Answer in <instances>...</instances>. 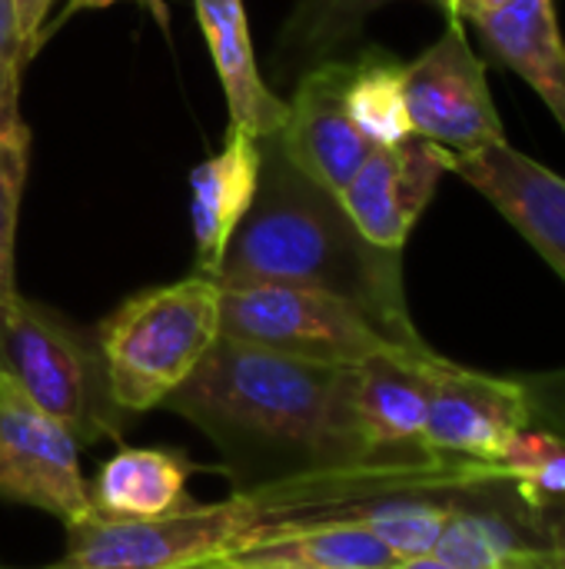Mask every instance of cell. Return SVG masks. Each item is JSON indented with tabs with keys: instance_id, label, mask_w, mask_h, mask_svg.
Here are the masks:
<instances>
[{
	"instance_id": "cell-1",
	"label": "cell",
	"mask_w": 565,
	"mask_h": 569,
	"mask_svg": "<svg viewBox=\"0 0 565 569\" xmlns=\"http://www.w3.org/2000/svg\"><path fill=\"white\" fill-rule=\"evenodd\" d=\"M500 483V467L460 457L363 460L270 477L220 503H186L160 520H87L67 530V553L47 569H206L283 543L390 497L460 493Z\"/></svg>"
},
{
	"instance_id": "cell-2",
	"label": "cell",
	"mask_w": 565,
	"mask_h": 569,
	"mask_svg": "<svg viewBox=\"0 0 565 569\" xmlns=\"http://www.w3.org/2000/svg\"><path fill=\"white\" fill-rule=\"evenodd\" d=\"M163 407L213 440L223 453L220 470L240 487L370 460L346 413V367L296 360L223 333Z\"/></svg>"
},
{
	"instance_id": "cell-3",
	"label": "cell",
	"mask_w": 565,
	"mask_h": 569,
	"mask_svg": "<svg viewBox=\"0 0 565 569\" xmlns=\"http://www.w3.org/2000/svg\"><path fill=\"white\" fill-rule=\"evenodd\" d=\"M216 283L330 293L363 310L400 347H426L410 320L403 253L370 243L340 193L296 170L276 137L263 140L260 187L220 260Z\"/></svg>"
},
{
	"instance_id": "cell-4",
	"label": "cell",
	"mask_w": 565,
	"mask_h": 569,
	"mask_svg": "<svg viewBox=\"0 0 565 569\" xmlns=\"http://www.w3.org/2000/svg\"><path fill=\"white\" fill-rule=\"evenodd\" d=\"M223 287L193 273L123 300L97 330L113 403L133 417L167 403L220 340Z\"/></svg>"
},
{
	"instance_id": "cell-5",
	"label": "cell",
	"mask_w": 565,
	"mask_h": 569,
	"mask_svg": "<svg viewBox=\"0 0 565 569\" xmlns=\"http://www.w3.org/2000/svg\"><path fill=\"white\" fill-rule=\"evenodd\" d=\"M0 370L80 447L120 437L127 413L110 397L97 337L60 313L17 297L0 317Z\"/></svg>"
},
{
	"instance_id": "cell-6",
	"label": "cell",
	"mask_w": 565,
	"mask_h": 569,
	"mask_svg": "<svg viewBox=\"0 0 565 569\" xmlns=\"http://www.w3.org/2000/svg\"><path fill=\"white\" fill-rule=\"evenodd\" d=\"M220 333L326 367H356L370 357L420 350L400 347L363 310L340 297L280 283L223 287Z\"/></svg>"
},
{
	"instance_id": "cell-7",
	"label": "cell",
	"mask_w": 565,
	"mask_h": 569,
	"mask_svg": "<svg viewBox=\"0 0 565 569\" xmlns=\"http://www.w3.org/2000/svg\"><path fill=\"white\" fill-rule=\"evenodd\" d=\"M466 27L446 17L440 40L403 70L413 133L450 153H473L506 140L486 63L473 53Z\"/></svg>"
},
{
	"instance_id": "cell-8",
	"label": "cell",
	"mask_w": 565,
	"mask_h": 569,
	"mask_svg": "<svg viewBox=\"0 0 565 569\" xmlns=\"http://www.w3.org/2000/svg\"><path fill=\"white\" fill-rule=\"evenodd\" d=\"M0 500L37 507L67 530L93 520L80 443L0 370Z\"/></svg>"
},
{
	"instance_id": "cell-9",
	"label": "cell",
	"mask_w": 565,
	"mask_h": 569,
	"mask_svg": "<svg viewBox=\"0 0 565 569\" xmlns=\"http://www.w3.org/2000/svg\"><path fill=\"white\" fill-rule=\"evenodd\" d=\"M426 450L473 463L500 467L516 433L533 423L523 380L480 373L440 353L426 363Z\"/></svg>"
},
{
	"instance_id": "cell-10",
	"label": "cell",
	"mask_w": 565,
	"mask_h": 569,
	"mask_svg": "<svg viewBox=\"0 0 565 569\" xmlns=\"http://www.w3.org/2000/svg\"><path fill=\"white\" fill-rule=\"evenodd\" d=\"M436 350H396L346 367V413L370 460H413L426 450L430 383L426 363Z\"/></svg>"
},
{
	"instance_id": "cell-11",
	"label": "cell",
	"mask_w": 565,
	"mask_h": 569,
	"mask_svg": "<svg viewBox=\"0 0 565 569\" xmlns=\"http://www.w3.org/2000/svg\"><path fill=\"white\" fill-rule=\"evenodd\" d=\"M450 150L416 133L393 147H373L340 200L370 243L403 253L443 173H450Z\"/></svg>"
},
{
	"instance_id": "cell-12",
	"label": "cell",
	"mask_w": 565,
	"mask_h": 569,
	"mask_svg": "<svg viewBox=\"0 0 565 569\" xmlns=\"http://www.w3.org/2000/svg\"><path fill=\"white\" fill-rule=\"evenodd\" d=\"M450 173L483 193L565 283V177L519 153L509 140L453 153Z\"/></svg>"
},
{
	"instance_id": "cell-13",
	"label": "cell",
	"mask_w": 565,
	"mask_h": 569,
	"mask_svg": "<svg viewBox=\"0 0 565 569\" xmlns=\"http://www.w3.org/2000/svg\"><path fill=\"white\" fill-rule=\"evenodd\" d=\"M343 87L346 57H330L306 67L296 77L283 130L276 133L290 163L333 193H340L353 180V173L373 150V143L346 113Z\"/></svg>"
},
{
	"instance_id": "cell-14",
	"label": "cell",
	"mask_w": 565,
	"mask_h": 569,
	"mask_svg": "<svg viewBox=\"0 0 565 569\" xmlns=\"http://www.w3.org/2000/svg\"><path fill=\"white\" fill-rule=\"evenodd\" d=\"M260 170H263V140L233 127L226 133V143L200 167H193L190 223L196 240V273L216 280L220 260L240 220L253 207Z\"/></svg>"
},
{
	"instance_id": "cell-15",
	"label": "cell",
	"mask_w": 565,
	"mask_h": 569,
	"mask_svg": "<svg viewBox=\"0 0 565 569\" xmlns=\"http://www.w3.org/2000/svg\"><path fill=\"white\" fill-rule=\"evenodd\" d=\"M493 60L519 73L565 133V40L556 0H509L473 20Z\"/></svg>"
},
{
	"instance_id": "cell-16",
	"label": "cell",
	"mask_w": 565,
	"mask_h": 569,
	"mask_svg": "<svg viewBox=\"0 0 565 569\" xmlns=\"http://www.w3.org/2000/svg\"><path fill=\"white\" fill-rule=\"evenodd\" d=\"M196 17L226 93L230 127L246 130L260 140L276 137L286 120V103L263 83L243 0H193Z\"/></svg>"
},
{
	"instance_id": "cell-17",
	"label": "cell",
	"mask_w": 565,
	"mask_h": 569,
	"mask_svg": "<svg viewBox=\"0 0 565 569\" xmlns=\"http://www.w3.org/2000/svg\"><path fill=\"white\" fill-rule=\"evenodd\" d=\"M190 463L170 450H117L97 473L90 490V507L100 520H160L183 510Z\"/></svg>"
},
{
	"instance_id": "cell-18",
	"label": "cell",
	"mask_w": 565,
	"mask_h": 569,
	"mask_svg": "<svg viewBox=\"0 0 565 569\" xmlns=\"http://www.w3.org/2000/svg\"><path fill=\"white\" fill-rule=\"evenodd\" d=\"M433 553L460 569H556L546 527L533 533L526 523L480 507H453Z\"/></svg>"
},
{
	"instance_id": "cell-19",
	"label": "cell",
	"mask_w": 565,
	"mask_h": 569,
	"mask_svg": "<svg viewBox=\"0 0 565 569\" xmlns=\"http://www.w3.org/2000/svg\"><path fill=\"white\" fill-rule=\"evenodd\" d=\"M403 563L360 520H336L273 547L250 550L236 560L216 563L230 569H393Z\"/></svg>"
},
{
	"instance_id": "cell-20",
	"label": "cell",
	"mask_w": 565,
	"mask_h": 569,
	"mask_svg": "<svg viewBox=\"0 0 565 569\" xmlns=\"http://www.w3.org/2000/svg\"><path fill=\"white\" fill-rule=\"evenodd\" d=\"M406 63L383 47H366L360 57H346V113L373 147H393L413 137L406 110Z\"/></svg>"
},
{
	"instance_id": "cell-21",
	"label": "cell",
	"mask_w": 565,
	"mask_h": 569,
	"mask_svg": "<svg viewBox=\"0 0 565 569\" xmlns=\"http://www.w3.org/2000/svg\"><path fill=\"white\" fill-rule=\"evenodd\" d=\"M386 3L393 0H296L276 37V70L290 77L336 57Z\"/></svg>"
},
{
	"instance_id": "cell-22",
	"label": "cell",
	"mask_w": 565,
	"mask_h": 569,
	"mask_svg": "<svg viewBox=\"0 0 565 569\" xmlns=\"http://www.w3.org/2000/svg\"><path fill=\"white\" fill-rule=\"evenodd\" d=\"M500 473L503 483L516 487V497L536 517H546L549 510L565 507V440L559 433L529 423L506 447L500 460Z\"/></svg>"
},
{
	"instance_id": "cell-23",
	"label": "cell",
	"mask_w": 565,
	"mask_h": 569,
	"mask_svg": "<svg viewBox=\"0 0 565 569\" xmlns=\"http://www.w3.org/2000/svg\"><path fill=\"white\" fill-rule=\"evenodd\" d=\"M456 503H440L430 497H390L363 507L356 520L370 527L400 560L430 557L453 517Z\"/></svg>"
},
{
	"instance_id": "cell-24",
	"label": "cell",
	"mask_w": 565,
	"mask_h": 569,
	"mask_svg": "<svg viewBox=\"0 0 565 569\" xmlns=\"http://www.w3.org/2000/svg\"><path fill=\"white\" fill-rule=\"evenodd\" d=\"M30 167V127L23 123L17 103L0 113V317L20 297L13 280V243L17 213Z\"/></svg>"
},
{
	"instance_id": "cell-25",
	"label": "cell",
	"mask_w": 565,
	"mask_h": 569,
	"mask_svg": "<svg viewBox=\"0 0 565 569\" xmlns=\"http://www.w3.org/2000/svg\"><path fill=\"white\" fill-rule=\"evenodd\" d=\"M33 50L27 47L13 0H0V113L17 103L20 93V70L30 63Z\"/></svg>"
},
{
	"instance_id": "cell-26",
	"label": "cell",
	"mask_w": 565,
	"mask_h": 569,
	"mask_svg": "<svg viewBox=\"0 0 565 569\" xmlns=\"http://www.w3.org/2000/svg\"><path fill=\"white\" fill-rule=\"evenodd\" d=\"M523 383H526V393H529L533 423L559 433L565 440V370L526 377Z\"/></svg>"
},
{
	"instance_id": "cell-27",
	"label": "cell",
	"mask_w": 565,
	"mask_h": 569,
	"mask_svg": "<svg viewBox=\"0 0 565 569\" xmlns=\"http://www.w3.org/2000/svg\"><path fill=\"white\" fill-rule=\"evenodd\" d=\"M50 3L53 0H13L17 23H20V33H23V40H27L30 50H37L40 40H43V20H47Z\"/></svg>"
},
{
	"instance_id": "cell-28",
	"label": "cell",
	"mask_w": 565,
	"mask_h": 569,
	"mask_svg": "<svg viewBox=\"0 0 565 569\" xmlns=\"http://www.w3.org/2000/svg\"><path fill=\"white\" fill-rule=\"evenodd\" d=\"M433 7H440L446 17H453V20H463V23H473V20H480V17H486V13H493V10H500L503 3H509V0H430Z\"/></svg>"
},
{
	"instance_id": "cell-29",
	"label": "cell",
	"mask_w": 565,
	"mask_h": 569,
	"mask_svg": "<svg viewBox=\"0 0 565 569\" xmlns=\"http://www.w3.org/2000/svg\"><path fill=\"white\" fill-rule=\"evenodd\" d=\"M113 3H123V0H67V17L77 13V10H103V7H113ZM130 3H140L160 27L170 23V13H167L163 0H130Z\"/></svg>"
},
{
	"instance_id": "cell-30",
	"label": "cell",
	"mask_w": 565,
	"mask_h": 569,
	"mask_svg": "<svg viewBox=\"0 0 565 569\" xmlns=\"http://www.w3.org/2000/svg\"><path fill=\"white\" fill-rule=\"evenodd\" d=\"M546 537L553 543V553H556V569H565V507H556L546 513Z\"/></svg>"
},
{
	"instance_id": "cell-31",
	"label": "cell",
	"mask_w": 565,
	"mask_h": 569,
	"mask_svg": "<svg viewBox=\"0 0 565 569\" xmlns=\"http://www.w3.org/2000/svg\"><path fill=\"white\" fill-rule=\"evenodd\" d=\"M393 569H460L453 567V563H446V560H440L436 553H430V557H416V560H403V563H396Z\"/></svg>"
},
{
	"instance_id": "cell-32",
	"label": "cell",
	"mask_w": 565,
	"mask_h": 569,
	"mask_svg": "<svg viewBox=\"0 0 565 569\" xmlns=\"http://www.w3.org/2000/svg\"><path fill=\"white\" fill-rule=\"evenodd\" d=\"M0 569H20V567H7V563H0ZM47 569V567H43Z\"/></svg>"
},
{
	"instance_id": "cell-33",
	"label": "cell",
	"mask_w": 565,
	"mask_h": 569,
	"mask_svg": "<svg viewBox=\"0 0 565 569\" xmlns=\"http://www.w3.org/2000/svg\"><path fill=\"white\" fill-rule=\"evenodd\" d=\"M206 569H226V567H206Z\"/></svg>"
},
{
	"instance_id": "cell-34",
	"label": "cell",
	"mask_w": 565,
	"mask_h": 569,
	"mask_svg": "<svg viewBox=\"0 0 565 569\" xmlns=\"http://www.w3.org/2000/svg\"><path fill=\"white\" fill-rule=\"evenodd\" d=\"M226 569H230V567H226Z\"/></svg>"
}]
</instances>
